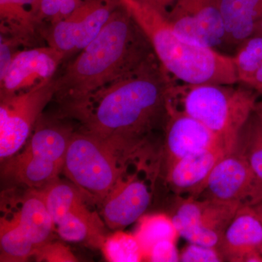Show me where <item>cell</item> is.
Wrapping results in <instances>:
<instances>
[{"mask_svg":"<svg viewBox=\"0 0 262 262\" xmlns=\"http://www.w3.org/2000/svg\"><path fill=\"white\" fill-rule=\"evenodd\" d=\"M173 79L157 56L93 95L67 114L80 122V130L104 137L146 140L166 122Z\"/></svg>","mask_w":262,"mask_h":262,"instance_id":"obj_1","label":"cell"},{"mask_svg":"<svg viewBox=\"0 0 262 262\" xmlns=\"http://www.w3.org/2000/svg\"><path fill=\"white\" fill-rule=\"evenodd\" d=\"M155 56L145 34L120 3L94 40L56 77L54 98L66 116Z\"/></svg>","mask_w":262,"mask_h":262,"instance_id":"obj_2","label":"cell"},{"mask_svg":"<svg viewBox=\"0 0 262 262\" xmlns=\"http://www.w3.org/2000/svg\"><path fill=\"white\" fill-rule=\"evenodd\" d=\"M149 39L168 75L183 84L238 82L233 56L188 40L166 18L139 0H120Z\"/></svg>","mask_w":262,"mask_h":262,"instance_id":"obj_3","label":"cell"},{"mask_svg":"<svg viewBox=\"0 0 262 262\" xmlns=\"http://www.w3.org/2000/svg\"><path fill=\"white\" fill-rule=\"evenodd\" d=\"M144 141L104 137L80 130L72 134L63 172L82 193L102 202Z\"/></svg>","mask_w":262,"mask_h":262,"instance_id":"obj_4","label":"cell"},{"mask_svg":"<svg viewBox=\"0 0 262 262\" xmlns=\"http://www.w3.org/2000/svg\"><path fill=\"white\" fill-rule=\"evenodd\" d=\"M232 85L174 83L168 107L202 122L234 150L239 133L254 113L258 101L252 90Z\"/></svg>","mask_w":262,"mask_h":262,"instance_id":"obj_5","label":"cell"},{"mask_svg":"<svg viewBox=\"0 0 262 262\" xmlns=\"http://www.w3.org/2000/svg\"><path fill=\"white\" fill-rule=\"evenodd\" d=\"M56 78L19 94L0 98V157L11 158L26 145L46 106L54 98Z\"/></svg>","mask_w":262,"mask_h":262,"instance_id":"obj_6","label":"cell"},{"mask_svg":"<svg viewBox=\"0 0 262 262\" xmlns=\"http://www.w3.org/2000/svg\"><path fill=\"white\" fill-rule=\"evenodd\" d=\"M120 5V0H90L50 26L42 35L48 46L59 51L66 59L94 40Z\"/></svg>","mask_w":262,"mask_h":262,"instance_id":"obj_7","label":"cell"},{"mask_svg":"<svg viewBox=\"0 0 262 262\" xmlns=\"http://www.w3.org/2000/svg\"><path fill=\"white\" fill-rule=\"evenodd\" d=\"M241 208L235 203L187 198L172 220L179 235L189 243L218 249L226 229Z\"/></svg>","mask_w":262,"mask_h":262,"instance_id":"obj_8","label":"cell"},{"mask_svg":"<svg viewBox=\"0 0 262 262\" xmlns=\"http://www.w3.org/2000/svg\"><path fill=\"white\" fill-rule=\"evenodd\" d=\"M196 198L253 206L262 201V184L244 155L234 149L215 165Z\"/></svg>","mask_w":262,"mask_h":262,"instance_id":"obj_9","label":"cell"},{"mask_svg":"<svg viewBox=\"0 0 262 262\" xmlns=\"http://www.w3.org/2000/svg\"><path fill=\"white\" fill-rule=\"evenodd\" d=\"M165 18L188 40L220 52L228 48L218 0H178Z\"/></svg>","mask_w":262,"mask_h":262,"instance_id":"obj_10","label":"cell"},{"mask_svg":"<svg viewBox=\"0 0 262 262\" xmlns=\"http://www.w3.org/2000/svg\"><path fill=\"white\" fill-rule=\"evenodd\" d=\"M144 168L125 173L101 202V218L110 229L122 230L144 215L151 200Z\"/></svg>","mask_w":262,"mask_h":262,"instance_id":"obj_11","label":"cell"},{"mask_svg":"<svg viewBox=\"0 0 262 262\" xmlns=\"http://www.w3.org/2000/svg\"><path fill=\"white\" fill-rule=\"evenodd\" d=\"M64 57L48 46L19 50L0 78V98L28 91L56 77Z\"/></svg>","mask_w":262,"mask_h":262,"instance_id":"obj_12","label":"cell"},{"mask_svg":"<svg viewBox=\"0 0 262 262\" xmlns=\"http://www.w3.org/2000/svg\"><path fill=\"white\" fill-rule=\"evenodd\" d=\"M220 144L226 145L216 134L202 122L168 107L165 139L168 165Z\"/></svg>","mask_w":262,"mask_h":262,"instance_id":"obj_13","label":"cell"},{"mask_svg":"<svg viewBox=\"0 0 262 262\" xmlns=\"http://www.w3.org/2000/svg\"><path fill=\"white\" fill-rule=\"evenodd\" d=\"M232 151L220 144L170 163L167 172L169 185L179 195H187L184 199L198 198L215 165Z\"/></svg>","mask_w":262,"mask_h":262,"instance_id":"obj_14","label":"cell"},{"mask_svg":"<svg viewBox=\"0 0 262 262\" xmlns=\"http://www.w3.org/2000/svg\"><path fill=\"white\" fill-rule=\"evenodd\" d=\"M218 250L225 261L262 262V224L251 206L237 211Z\"/></svg>","mask_w":262,"mask_h":262,"instance_id":"obj_15","label":"cell"},{"mask_svg":"<svg viewBox=\"0 0 262 262\" xmlns=\"http://www.w3.org/2000/svg\"><path fill=\"white\" fill-rule=\"evenodd\" d=\"M40 0H0L2 35L27 45L42 32Z\"/></svg>","mask_w":262,"mask_h":262,"instance_id":"obj_16","label":"cell"},{"mask_svg":"<svg viewBox=\"0 0 262 262\" xmlns=\"http://www.w3.org/2000/svg\"><path fill=\"white\" fill-rule=\"evenodd\" d=\"M228 48L238 47L256 32L262 18V0H218Z\"/></svg>","mask_w":262,"mask_h":262,"instance_id":"obj_17","label":"cell"},{"mask_svg":"<svg viewBox=\"0 0 262 262\" xmlns=\"http://www.w3.org/2000/svg\"><path fill=\"white\" fill-rule=\"evenodd\" d=\"M13 215L37 251L51 242L55 230L54 223L41 189H32L27 192Z\"/></svg>","mask_w":262,"mask_h":262,"instance_id":"obj_18","label":"cell"},{"mask_svg":"<svg viewBox=\"0 0 262 262\" xmlns=\"http://www.w3.org/2000/svg\"><path fill=\"white\" fill-rule=\"evenodd\" d=\"M4 174L31 189H43L57 179L63 166L23 150L7 159Z\"/></svg>","mask_w":262,"mask_h":262,"instance_id":"obj_19","label":"cell"},{"mask_svg":"<svg viewBox=\"0 0 262 262\" xmlns=\"http://www.w3.org/2000/svg\"><path fill=\"white\" fill-rule=\"evenodd\" d=\"M41 190L54 227L67 213L80 215L96 225L104 227L103 219L90 209L85 204L82 192L76 186L62 182L58 178Z\"/></svg>","mask_w":262,"mask_h":262,"instance_id":"obj_20","label":"cell"},{"mask_svg":"<svg viewBox=\"0 0 262 262\" xmlns=\"http://www.w3.org/2000/svg\"><path fill=\"white\" fill-rule=\"evenodd\" d=\"M74 131L57 124L36 128L24 150L63 167L66 155Z\"/></svg>","mask_w":262,"mask_h":262,"instance_id":"obj_21","label":"cell"},{"mask_svg":"<svg viewBox=\"0 0 262 262\" xmlns=\"http://www.w3.org/2000/svg\"><path fill=\"white\" fill-rule=\"evenodd\" d=\"M0 247L2 262L25 261L37 251L13 214L5 215L0 220Z\"/></svg>","mask_w":262,"mask_h":262,"instance_id":"obj_22","label":"cell"},{"mask_svg":"<svg viewBox=\"0 0 262 262\" xmlns=\"http://www.w3.org/2000/svg\"><path fill=\"white\" fill-rule=\"evenodd\" d=\"M139 239L144 255L151 246L160 241H177L179 237L178 230L172 217L164 213L142 215L138 220L134 233Z\"/></svg>","mask_w":262,"mask_h":262,"instance_id":"obj_23","label":"cell"},{"mask_svg":"<svg viewBox=\"0 0 262 262\" xmlns=\"http://www.w3.org/2000/svg\"><path fill=\"white\" fill-rule=\"evenodd\" d=\"M235 149L244 155L262 184V119L255 112L239 133Z\"/></svg>","mask_w":262,"mask_h":262,"instance_id":"obj_24","label":"cell"},{"mask_svg":"<svg viewBox=\"0 0 262 262\" xmlns=\"http://www.w3.org/2000/svg\"><path fill=\"white\" fill-rule=\"evenodd\" d=\"M101 248L103 256L108 261H144L142 247L134 234L117 230L106 237Z\"/></svg>","mask_w":262,"mask_h":262,"instance_id":"obj_25","label":"cell"},{"mask_svg":"<svg viewBox=\"0 0 262 262\" xmlns=\"http://www.w3.org/2000/svg\"><path fill=\"white\" fill-rule=\"evenodd\" d=\"M233 59L238 82L244 83L262 65V34H253L241 43Z\"/></svg>","mask_w":262,"mask_h":262,"instance_id":"obj_26","label":"cell"},{"mask_svg":"<svg viewBox=\"0 0 262 262\" xmlns=\"http://www.w3.org/2000/svg\"><path fill=\"white\" fill-rule=\"evenodd\" d=\"M90 0H40L39 13L42 23L53 25Z\"/></svg>","mask_w":262,"mask_h":262,"instance_id":"obj_27","label":"cell"},{"mask_svg":"<svg viewBox=\"0 0 262 262\" xmlns=\"http://www.w3.org/2000/svg\"><path fill=\"white\" fill-rule=\"evenodd\" d=\"M179 261L182 262H221L224 261L217 248L207 247L189 243L180 253Z\"/></svg>","mask_w":262,"mask_h":262,"instance_id":"obj_28","label":"cell"},{"mask_svg":"<svg viewBox=\"0 0 262 262\" xmlns=\"http://www.w3.org/2000/svg\"><path fill=\"white\" fill-rule=\"evenodd\" d=\"M34 256L37 261L50 262H75L78 261L70 248L58 242L48 243L38 249Z\"/></svg>","mask_w":262,"mask_h":262,"instance_id":"obj_29","label":"cell"},{"mask_svg":"<svg viewBox=\"0 0 262 262\" xmlns=\"http://www.w3.org/2000/svg\"><path fill=\"white\" fill-rule=\"evenodd\" d=\"M174 241H160L155 244L146 251L144 261L153 262L179 261L180 253L179 252Z\"/></svg>","mask_w":262,"mask_h":262,"instance_id":"obj_30","label":"cell"},{"mask_svg":"<svg viewBox=\"0 0 262 262\" xmlns=\"http://www.w3.org/2000/svg\"><path fill=\"white\" fill-rule=\"evenodd\" d=\"M22 46L20 42L13 38L2 35L0 42V78L4 76L8 70L12 59L15 53L19 51L17 49Z\"/></svg>","mask_w":262,"mask_h":262,"instance_id":"obj_31","label":"cell"},{"mask_svg":"<svg viewBox=\"0 0 262 262\" xmlns=\"http://www.w3.org/2000/svg\"><path fill=\"white\" fill-rule=\"evenodd\" d=\"M139 1L156 10L164 17H166L169 10L178 0H139Z\"/></svg>","mask_w":262,"mask_h":262,"instance_id":"obj_32","label":"cell"},{"mask_svg":"<svg viewBox=\"0 0 262 262\" xmlns=\"http://www.w3.org/2000/svg\"><path fill=\"white\" fill-rule=\"evenodd\" d=\"M244 84L249 86L260 94L262 91V65L245 81Z\"/></svg>","mask_w":262,"mask_h":262,"instance_id":"obj_33","label":"cell"},{"mask_svg":"<svg viewBox=\"0 0 262 262\" xmlns=\"http://www.w3.org/2000/svg\"><path fill=\"white\" fill-rule=\"evenodd\" d=\"M252 208L253 211L254 212L255 214L258 217V220L262 224V201L258 202V203L255 204L254 206H251Z\"/></svg>","mask_w":262,"mask_h":262,"instance_id":"obj_34","label":"cell"},{"mask_svg":"<svg viewBox=\"0 0 262 262\" xmlns=\"http://www.w3.org/2000/svg\"><path fill=\"white\" fill-rule=\"evenodd\" d=\"M254 112L262 119V101H258L256 103Z\"/></svg>","mask_w":262,"mask_h":262,"instance_id":"obj_35","label":"cell"},{"mask_svg":"<svg viewBox=\"0 0 262 262\" xmlns=\"http://www.w3.org/2000/svg\"><path fill=\"white\" fill-rule=\"evenodd\" d=\"M254 34H262V18L259 22H258L257 27H256V32Z\"/></svg>","mask_w":262,"mask_h":262,"instance_id":"obj_36","label":"cell"},{"mask_svg":"<svg viewBox=\"0 0 262 262\" xmlns=\"http://www.w3.org/2000/svg\"><path fill=\"white\" fill-rule=\"evenodd\" d=\"M260 94H262V91H261V92H260Z\"/></svg>","mask_w":262,"mask_h":262,"instance_id":"obj_37","label":"cell"}]
</instances>
